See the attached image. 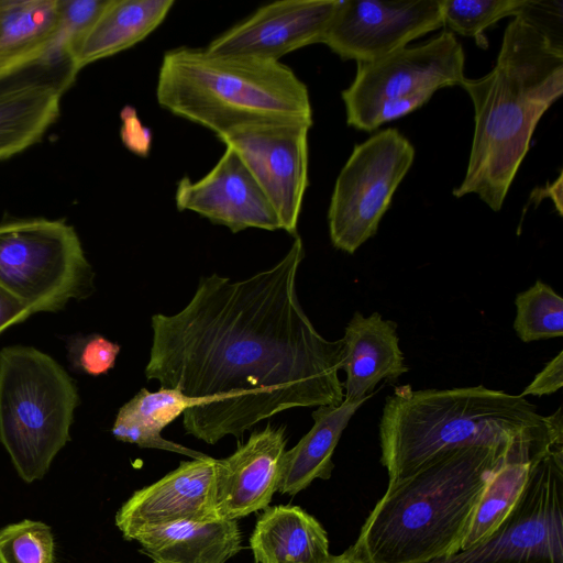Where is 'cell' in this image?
<instances>
[{
    "label": "cell",
    "instance_id": "1",
    "mask_svg": "<svg viewBox=\"0 0 563 563\" xmlns=\"http://www.w3.org/2000/svg\"><path fill=\"white\" fill-rule=\"evenodd\" d=\"M303 257L297 234L273 267L201 277L180 311L152 316L145 377L202 399L183 413L187 434L216 444L288 409L343 402L342 339L323 338L298 300Z\"/></svg>",
    "mask_w": 563,
    "mask_h": 563
},
{
    "label": "cell",
    "instance_id": "22",
    "mask_svg": "<svg viewBox=\"0 0 563 563\" xmlns=\"http://www.w3.org/2000/svg\"><path fill=\"white\" fill-rule=\"evenodd\" d=\"M174 3V0H110L76 54L78 70L143 41L165 20Z\"/></svg>",
    "mask_w": 563,
    "mask_h": 563
},
{
    "label": "cell",
    "instance_id": "19",
    "mask_svg": "<svg viewBox=\"0 0 563 563\" xmlns=\"http://www.w3.org/2000/svg\"><path fill=\"white\" fill-rule=\"evenodd\" d=\"M131 540L156 563H225L242 548L236 520L222 518L144 528Z\"/></svg>",
    "mask_w": 563,
    "mask_h": 563
},
{
    "label": "cell",
    "instance_id": "16",
    "mask_svg": "<svg viewBox=\"0 0 563 563\" xmlns=\"http://www.w3.org/2000/svg\"><path fill=\"white\" fill-rule=\"evenodd\" d=\"M218 518L217 459L208 455L183 461L159 481L136 490L117 512L115 525L131 540L144 528Z\"/></svg>",
    "mask_w": 563,
    "mask_h": 563
},
{
    "label": "cell",
    "instance_id": "10",
    "mask_svg": "<svg viewBox=\"0 0 563 563\" xmlns=\"http://www.w3.org/2000/svg\"><path fill=\"white\" fill-rule=\"evenodd\" d=\"M428 563H563V445L533 460L521 498L493 534Z\"/></svg>",
    "mask_w": 563,
    "mask_h": 563
},
{
    "label": "cell",
    "instance_id": "8",
    "mask_svg": "<svg viewBox=\"0 0 563 563\" xmlns=\"http://www.w3.org/2000/svg\"><path fill=\"white\" fill-rule=\"evenodd\" d=\"M0 285L32 314L56 312L91 294L93 272L71 225L20 219L0 223Z\"/></svg>",
    "mask_w": 563,
    "mask_h": 563
},
{
    "label": "cell",
    "instance_id": "23",
    "mask_svg": "<svg viewBox=\"0 0 563 563\" xmlns=\"http://www.w3.org/2000/svg\"><path fill=\"white\" fill-rule=\"evenodd\" d=\"M58 9L59 0H0V77L43 57Z\"/></svg>",
    "mask_w": 563,
    "mask_h": 563
},
{
    "label": "cell",
    "instance_id": "11",
    "mask_svg": "<svg viewBox=\"0 0 563 563\" xmlns=\"http://www.w3.org/2000/svg\"><path fill=\"white\" fill-rule=\"evenodd\" d=\"M312 123L271 121L217 136L244 162L274 208L280 230L297 235L308 187V132Z\"/></svg>",
    "mask_w": 563,
    "mask_h": 563
},
{
    "label": "cell",
    "instance_id": "35",
    "mask_svg": "<svg viewBox=\"0 0 563 563\" xmlns=\"http://www.w3.org/2000/svg\"><path fill=\"white\" fill-rule=\"evenodd\" d=\"M0 563H3L1 559H0Z\"/></svg>",
    "mask_w": 563,
    "mask_h": 563
},
{
    "label": "cell",
    "instance_id": "20",
    "mask_svg": "<svg viewBox=\"0 0 563 563\" xmlns=\"http://www.w3.org/2000/svg\"><path fill=\"white\" fill-rule=\"evenodd\" d=\"M255 563H328L324 528L298 506L267 507L250 538Z\"/></svg>",
    "mask_w": 563,
    "mask_h": 563
},
{
    "label": "cell",
    "instance_id": "15",
    "mask_svg": "<svg viewBox=\"0 0 563 563\" xmlns=\"http://www.w3.org/2000/svg\"><path fill=\"white\" fill-rule=\"evenodd\" d=\"M179 211L196 212L233 233L255 228L280 230L278 217L262 188L230 147L213 168L197 181L183 177L176 187Z\"/></svg>",
    "mask_w": 563,
    "mask_h": 563
},
{
    "label": "cell",
    "instance_id": "9",
    "mask_svg": "<svg viewBox=\"0 0 563 563\" xmlns=\"http://www.w3.org/2000/svg\"><path fill=\"white\" fill-rule=\"evenodd\" d=\"M415 153L408 139L394 128L354 146L338 175L328 210L335 249L353 254L376 234Z\"/></svg>",
    "mask_w": 563,
    "mask_h": 563
},
{
    "label": "cell",
    "instance_id": "37",
    "mask_svg": "<svg viewBox=\"0 0 563 563\" xmlns=\"http://www.w3.org/2000/svg\"><path fill=\"white\" fill-rule=\"evenodd\" d=\"M255 563V562H254Z\"/></svg>",
    "mask_w": 563,
    "mask_h": 563
},
{
    "label": "cell",
    "instance_id": "17",
    "mask_svg": "<svg viewBox=\"0 0 563 563\" xmlns=\"http://www.w3.org/2000/svg\"><path fill=\"white\" fill-rule=\"evenodd\" d=\"M286 426L268 423L252 432L230 456L217 460L219 517L236 520L265 510L278 490L280 464L286 451Z\"/></svg>",
    "mask_w": 563,
    "mask_h": 563
},
{
    "label": "cell",
    "instance_id": "24",
    "mask_svg": "<svg viewBox=\"0 0 563 563\" xmlns=\"http://www.w3.org/2000/svg\"><path fill=\"white\" fill-rule=\"evenodd\" d=\"M201 400L174 389L159 388L157 391H150L143 388L120 408L112 434L120 441L140 448L165 450L191 459L207 457V454L166 440L161 434L165 427Z\"/></svg>",
    "mask_w": 563,
    "mask_h": 563
},
{
    "label": "cell",
    "instance_id": "27",
    "mask_svg": "<svg viewBox=\"0 0 563 563\" xmlns=\"http://www.w3.org/2000/svg\"><path fill=\"white\" fill-rule=\"evenodd\" d=\"M526 0H442L443 26L487 47L484 31L506 16H518Z\"/></svg>",
    "mask_w": 563,
    "mask_h": 563
},
{
    "label": "cell",
    "instance_id": "5",
    "mask_svg": "<svg viewBox=\"0 0 563 563\" xmlns=\"http://www.w3.org/2000/svg\"><path fill=\"white\" fill-rule=\"evenodd\" d=\"M156 98L162 108L217 136L260 122L312 123L308 88L288 66L206 48L166 52Z\"/></svg>",
    "mask_w": 563,
    "mask_h": 563
},
{
    "label": "cell",
    "instance_id": "31",
    "mask_svg": "<svg viewBox=\"0 0 563 563\" xmlns=\"http://www.w3.org/2000/svg\"><path fill=\"white\" fill-rule=\"evenodd\" d=\"M563 385V351L559 352L554 358L545 364L543 369L539 372L534 379L520 394L521 397L527 395L543 396L558 391Z\"/></svg>",
    "mask_w": 563,
    "mask_h": 563
},
{
    "label": "cell",
    "instance_id": "25",
    "mask_svg": "<svg viewBox=\"0 0 563 563\" xmlns=\"http://www.w3.org/2000/svg\"><path fill=\"white\" fill-rule=\"evenodd\" d=\"M549 450L520 449L496 467L475 506L461 550L481 543L499 528L521 498L533 460Z\"/></svg>",
    "mask_w": 563,
    "mask_h": 563
},
{
    "label": "cell",
    "instance_id": "32",
    "mask_svg": "<svg viewBox=\"0 0 563 563\" xmlns=\"http://www.w3.org/2000/svg\"><path fill=\"white\" fill-rule=\"evenodd\" d=\"M31 314L25 305L0 285V333L9 327L24 321Z\"/></svg>",
    "mask_w": 563,
    "mask_h": 563
},
{
    "label": "cell",
    "instance_id": "28",
    "mask_svg": "<svg viewBox=\"0 0 563 563\" xmlns=\"http://www.w3.org/2000/svg\"><path fill=\"white\" fill-rule=\"evenodd\" d=\"M109 1L59 0L56 29L41 59L75 63L80 45Z\"/></svg>",
    "mask_w": 563,
    "mask_h": 563
},
{
    "label": "cell",
    "instance_id": "33",
    "mask_svg": "<svg viewBox=\"0 0 563 563\" xmlns=\"http://www.w3.org/2000/svg\"><path fill=\"white\" fill-rule=\"evenodd\" d=\"M539 194H545L547 197H550L554 201L559 214L562 216V173L553 184L539 189Z\"/></svg>",
    "mask_w": 563,
    "mask_h": 563
},
{
    "label": "cell",
    "instance_id": "29",
    "mask_svg": "<svg viewBox=\"0 0 563 563\" xmlns=\"http://www.w3.org/2000/svg\"><path fill=\"white\" fill-rule=\"evenodd\" d=\"M3 563H53L54 537L41 521L23 520L0 530Z\"/></svg>",
    "mask_w": 563,
    "mask_h": 563
},
{
    "label": "cell",
    "instance_id": "18",
    "mask_svg": "<svg viewBox=\"0 0 563 563\" xmlns=\"http://www.w3.org/2000/svg\"><path fill=\"white\" fill-rule=\"evenodd\" d=\"M341 369L346 374L342 385L349 400L372 396L382 379L394 380L407 373L397 323L378 312L364 317L355 311L342 338Z\"/></svg>",
    "mask_w": 563,
    "mask_h": 563
},
{
    "label": "cell",
    "instance_id": "14",
    "mask_svg": "<svg viewBox=\"0 0 563 563\" xmlns=\"http://www.w3.org/2000/svg\"><path fill=\"white\" fill-rule=\"evenodd\" d=\"M339 0H286L258 8L212 40L206 51L279 62L298 48L322 43Z\"/></svg>",
    "mask_w": 563,
    "mask_h": 563
},
{
    "label": "cell",
    "instance_id": "30",
    "mask_svg": "<svg viewBox=\"0 0 563 563\" xmlns=\"http://www.w3.org/2000/svg\"><path fill=\"white\" fill-rule=\"evenodd\" d=\"M120 345L100 334L79 335L69 340L68 360L73 367L84 374H107L115 364Z\"/></svg>",
    "mask_w": 563,
    "mask_h": 563
},
{
    "label": "cell",
    "instance_id": "2",
    "mask_svg": "<svg viewBox=\"0 0 563 563\" xmlns=\"http://www.w3.org/2000/svg\"><path fill=\"white\" fill-rule=\"evenodd\" d=\"M460 86L473 102L474 133L466 173L453 196L475 194L499 211L538 122L563 93V49L515 16L492 70Z\"/></svg>",
    "mask_w": 563,
    "mask_h": 563
},
{
    "label": "cell",
    "instance_id": "6",
    "mask_svg": "<svg viewBox=\"0 0 563 563\" xmlns=\"http://www.w3.org/2000/svg\"><path fill=\"white\" fill-rule=\"evenodd\" d=\"M76 385L49 355L31 346L0 351V441L26 482L41 479L70 439Z\"/></svg>",
    "mask_w": 563,
    "mask_h": 563
},
{
    "label": "cell",
    "instance_id": "12",
    "mask_svg": "<svg viewBox=\"0 0 563 563\" xmlns=\"http://www.w3.org/2000/svg\"><path fill=\"white\" fill-rule=\"evenodd\" d=\"M442 26V0H339L322 44L342 59L366 63Z\"/></svg>",
    "mask_w": 563,
    "mask_h": 563
},
{
    "label": "cell",
    "instance_id": "36",
    "mask_svg": "<svg viewBox=\"0 0 563 563\" xmlns=\"http://www.w3.org/2000/svg\"><path fill=\"white\" fill-rule=\"evenodd\" d=\"M154 563H156V562H154Z\"/></svg>",
    "mask_w": 563,
    "mask_h": 563
},
{
    "label": "cell",
    "instance_id": "7",
    "mask_svg": "<svg viewBox=\"0 0 563 563\" xmlns=\"http://www.w3.org/2000/svg\"><path fill=\"white\" fill-rule=\"evenodd\" d=\"M464 51L454 34L400 48L383 58L357 63L353 82L342 91L346 122L373 132L426 104L435 91L464 80Z\"/></svg>",
    "mask_w": 563,
    "mask_h": 563
},
{
    "label": "cell",
    "instance_id": "4",
    "mask_svg": "<svg viewBox=\"0 0 563 563\" xmlns=\"http://www.w3.org/2000/svg\"><path fill=\"white\" fill-rule=\"evenodd\" d=\"M379 441L380 462L395 481L463 446L561 445L563 410L541 416L525 397L483 385L422 390L401 385L386 397Z\"/></svg>",
    "mask_w": 563,
    "mask_h": 563
},
{
    "label": "cell",
    "instance_id": "34",
    "mask_svg": "<svg viewBox=\"0 0 563 563\" xmlns=\"http://www.w3.org/2000/svg\"><path fill=\"white\" fill-rule=\"evenodd\" d=\"M328 563H367L351 547L339 555H332Z\"/></svg>",
    "mask_w": 563,
    "mask_h": 563
},
{
    "label": "cell",
    "instance_id": "13",
    "mask_svg": "<svg viewBox=\"0 0 563 563\" xmlns=\"http://www.w3.org/2000/svg\"><path fill=\"white\" fill-rule=\"evenodd\" d=\"M78 73L71 60L40 59L0 77V161L42 140Z\"/></svg>",
    "mask_w": 563,
    "mask_h": 563
},
{
    "label": "cell",
    "instance_id": "26",
    "mask_svg": "<svg viewBox=\"0 0 563 563\" xmlns=\"http://www.w3.org/2000/svg\"><path fill=\"white\" fill-rule=\"evenodd\" d=\"M514 329L525 343L563 335V299L548 284L537 280L515 299Z\"/></svg>",
    "mask_w": 563,
    "mask_h": 563
},
{
    "label": "cell",
    "instance_id": "3",
    "mask_svg": "<svg viewBox=\"0 0 563 563\" xmlns=\"http://www.w3.org/2000/svg\"><path fill=\"white\" fill-rule=\"evenodd\" d=\"M525 448L551 446H463L388 481L351 548L367 563H428L459 552L492 473Z\"/></svg>",
    "mask_w": 563,
    "mask_h": 563
},
{
    "label": "cell",
    "instance_id": "21",
    "mask_svg": "<svg viewBox=\"0 0 563 563\" xmlns=\"http://www.w3.org/2000/svg\"><path fill=\"white\" fill-rule=\"evenodd\" d=\"M369 397L344 399L339 406H319L312 411L311 429L283 455L278 493L294 496L314 479L331 477L332 456L339 440L356 410Z\"/></svg>",
    "mask_w": 563,
    "mask_h": 563
}]
</instances>
